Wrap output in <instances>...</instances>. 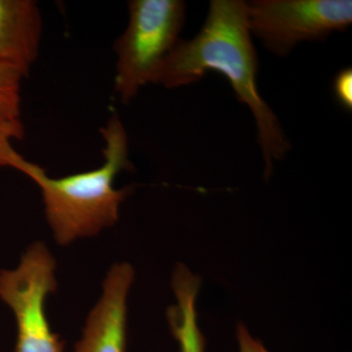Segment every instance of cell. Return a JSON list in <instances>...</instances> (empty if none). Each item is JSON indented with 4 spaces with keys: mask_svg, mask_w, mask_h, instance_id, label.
I'll use <instances>...</instances> for the list:
<instances>
[{
    "mask_svg": "<svg viewBox=\"0 0 352 352\" xmlns=\"http://www.w3.org/2000/svg\"><path fill=\"white\" fill-rule=\"evenodd\" d=\"M210 71L226 76L238 100L251 110L265 175H270L274 162L284 159L292 145L277 116L259 94L258 58L248 23V2L212 0L201 31L189 41L180 39L154 83L170 89L186 87Z\"/></svg>",
    "mask_w": 352,
    "mask_h": 352,
    "instance_id": "1",
    "label": "cell"
},
{
    "mask_svg": "<svg viewBox=\"0 0 352 352\" xmlns=\"http://www.w3.org/2000/svg\"><path fill=\"white\" fill-rule=\"evenodd\" d=\"M100 132L105 144L104 163L92 170L51 177L18 152L9 160L7 168L24 173L38 185L46 219L59 245L94 237L112 227L119 220L120 205L131 193L129 187H115L120 171L132 168L126 127L113 113Z\"/></svg>",
    "mask_w": 352,
    "mask_h": 352,
    "instance_id": "2",
    "label": "cell"
},
{
    "mask_svg": "<svg viewBox=\"0 0 352 352\" xmlns=\"http://www.w3.org/2000/svg\"><path fill=\"white\" fill-rule=\"evenodd\" d=\"M129 23L113 45L115 91L124 104L154 83L164 62L179 43L186 16L182 0H131Z\"/></svg>",
    "mask_w": 352,
    "mask_h": 352,
    "instance_id": "3",
    "label": "cell"
},
{
    "mask_svg": "<svg viewBox=\"0 0 352 352\" xmlns=\"http://www.w3.org/2000/svg\"><path fill=\"white\" fill-rule=\"evenodd\" d=\"M56 289V261L43 242L32 243L15 268L0 271V298L17 327L15 352H64L45 311L46 298Z\"/></svg>",
    "mask_w": 352,
    "mask_h": 352,
    "instance_id": "4",
    "label": "cell"
},
{
    "mask_svg": "<svg viewBox=\"0 0 352 352\" xmlns=\"http://www.w3.org/2000/svg\"><path fill=\"white\" fill-rule=\"evenodd\" d=\"M252 36L276 56L303 41H323L352 23L351 0H254L248 2Z\"/></svg>",
    "mask_w": 352,
    "mask_h": 352,
    "instance_id": "5",
    "label": "cell"
},
{
    "mask_svg": "<svg viewBox=\"0 0 352 352\" xmlns=\"http://www.w3.org/2000/svg\"><path fill=\"white\" fill-rule=\"evenodd\" d=\"M135 276L131 264H113L104 278L98 302L90 310L73 352H126L127 300Z\"/></svg>",
    "mask_w": 352,
    "mask_h": 352,
    "instance_id": "6",
    "label": "cell"
},
{
    "mask_svg": "<svg viewBox=\"0 0 352 352\" xmlns=\"http://www.w3.org/2000/svg\"><path fill=\"white\" fill-rule=\"evenodd\" d=\"M43 19L32 0H0V66L27 76L38 58Z\"/></svg>",
    "mask_w": 352,
    "mask_h": 352,
    "instance_id": "7",
    "label": "cell"
},
{
    "mask_svg": "<svg viewBox=\"0 0 352 352\" xmlns=\"http://www.w3.org/2000/svg\"><path fill=\"white\" fill-rule=\"evenodd\" d=\"M171 287L176 303L168 309V321L179 352H205L206 340L199 328L196 310L200 279L184 264L178 263Z\"/></svg>",
    "mask_w": 352,
    "mask_h": 352,
    "instance_id": "8",
    "label": "cell"
},
{
    "mask_svg": "<svg viewBox=\"0 0 352 352\" xmlns=\"http://www.w3.org/2000/svg\"><path fill=\"white\" fill-rule=\"evenodd\" d=\"M25 76L18 69L0 66V168H7L15 152L13 141L25 136L21 112V85Z\"/></svg>",
    "mask_w": 352,
    "mask_h": 352,
    "instance_id": "9",
    "label": "cell"
},
{
    "mask_svg": "<svg viewBox=\"0 0 352 352\" xmlns=\"http://www.w3.org/2000/svg\"><path fill=\"white\" fill-rule=\"evenodd\" d=\"M333 94L340 105L346 111L352 110V69H342L333 80Z\"/></svg>",
    "mask_w": 352,
    "mask_h": 352,
    "instance_id": "10",
    "label": "cell"
},
{
    "mask_svg": "<svg viewBox=\"0 0 352 352\" xmlns=\"http://www.w3.org/2000/svg\"><path fill=\"white\" fill-rule=\"evenodd\" d=\"M237 340L239 352H271L263 346V342L254 339L242 324L238 326Z\"/></svg>",
    "mask_w": 352,
    "mask_h": 352,
    "instance_id": "11",
    "label": "cell"
}]
</instances>
